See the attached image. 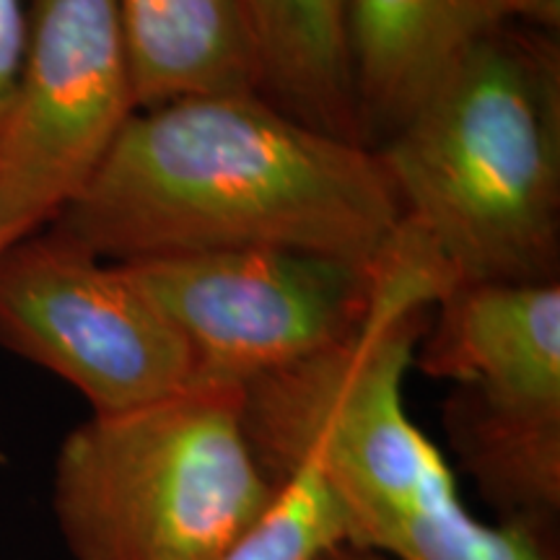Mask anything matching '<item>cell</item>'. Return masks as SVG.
<instances>
[{"mask_svg": "<svg viewBox=\"0 0 560 560\" xmlns=\"http://www.w3.org/2000/svg\"><path fill=\"white\" fill-rule=\"evenodd\" d=\"M400 223L374 149L252 91L136 109L47 229L109 262L276 247L380 265Z\"/></svg>", "mask_w": 560, "mask_h": 560, "instance_id": "6da1fadb", "label": "cell"}, {"mask_svg": "<svg viewBox=\"0 0 560 560\" xmlns=\"http://www.w3.org/2000/svg\"><path fill=\"white\" fill-rule=\"evenodd\" d=\"M433 306L380 276L374 310L346 340L242 387L247 439L272 480L310 467L346 542L392 560H560L558 532L486 524L405 405V376Z\"/></svg>", "mask_w": 560, "mask_h": 560, "instance_id": "7a4b0ae2", "label": "cell"}, {"mask_svg": "<svg viewBox=\"0 0 560 560\" xmlns=\"http://www.w3.org/2000/svg\"><path fill=\"white\" fill-rule=\"evenodd\" d=\"M374 151L454 289L560 280L558 30L486 32Z\"/></svg>", "mask_w": 560, "mask_h": 560, "instance_id": "3957f363", "label": "cell"}, {"mask_svg": "<svg viewBox=\"0 0 560 560\" xmlns=\"http://www.w3.org/2000/svg\"><path fill=\"white\" fill-rule=\"evenodd\" d=\"M242 389L190 384L60 444L52 511L73 560H226L276 506Z\"/></svg>", "mask_w": 560, "mask_h": 560, "instance_id": "277c9868", "label": "cell"}, {"mask_svg": "<svg viewBox=\"0 0 560 560\" xmlns=\"http://www.w3.org/2000/svg\"><path fill=\"white\" fill-rule=\"evenodd\" d=\"M459 470L501 524H560V280L467 283L439 301L420 338Z\"/></svg>", "mask_w": 560, "mask_h": 560, "instance_id": "5b68a950", "label": "cell"}, {"mask_svg": "<svg viewBox=\"0 0 560 560\" xmlns=\"http://www.w3.org/2000/svg\"><path fill=\"white\" fill-rule=\"evenodd\" d=\"M122 265L177 327L192 384L242 389L359 330L374 310L382 262L247 247Z\"/></svg>", "mask_w": 560, "mask_h": 560, "instance_id": "8992f818", "label": "cell"}, {"mask_svg": "<svg viewBox=\"0 0 560 560\" xmlns=\"http://www.w3.org/2000/svg\"><path fill=\"white\" fill-rule=\"evenodd\" d=\"M0 346L117 416L192 384L190 350L122 262L42 229L0 252Z\"/></svg>", "mask_w": 560, "mask_h": 560, "instance_id": "52a82bcc", "label": "cell"}, {"mask_svg": "<svg viewBox=\"0 0 560 560\" xmlns=\"http://www.w3.org/2000/svg\"><path fill=\"white\" fill-rule=\"evenodd\" d=\"M136 109L117 0H26L24 55L0 130L5 247L58 219Z\"/></svg>", "mask_w": 560, "mask_h": 560, "instance_id": "ba28073f", "label": "cell"}, {"mask_svg": "<svg viewBox=\"0 0 560 560\" xmlns=\"http://www.w3.org/2000/svg\"><path fill=\"white\" fill-rule=\"evenodd\" d=\"M506 21H524L520 0H348L363 143L389 138L457 55Z\"/></svg>", "mask_w": 560, "mask_h": 560, "instance_id": "9c48e42d", "label": "cell"}, {"mask_svg": "<svg viewBox=\"0 0 560 560\" xmlns=\"http://www.w3.org/2000/svg\"><path fill=\"white\" fill-rule=\"evenodd\" d=\"M138 109L257 91L242 0H117ZM260 94V91H257Z\"/></svg>", "mask_w": 560, "mask_h": 560, "instance_id": "30bf717a", "label": "cell"}, {"mask_svg": "<svg viewBox=\"0 0 560 560\" xmlns=\"http://www.w3.org/2000/svg\"><path fill=\"white\" fill-rule=\"evenodd\" d=\"M242 9L260 96L312 128L363 143L350 68L348 0H242Z\"/></svg>", "mask_w": 560, "mask_h": 560, "instance_id": "8fae6325", "label": "cell"}, {"mask_svg": "<svg viewBox=\"0 0 560 560\" xmlns=\"http://www.w3.org/2000/svg\"><path fill=\"white\" fill-rule=\"evenodd\" d=\"M346 542V527L335 503L310 467H296L280 482L276 506L260 527L226 560H314Z\"/></svg>", "mask_w": 560, "mask_h": 560, "instance_id": "7c38bea8", "label": "cell"}, {"mask_svg": "<svg viewBox=\"0 0 560 560\" xmlns=\"http://www.w3.org/2000/svg\"><path fill=\"white\" fill-rule=\"evenodd\" d=\"M26 0H0V130L9 117L24 55Z\"/></svg>", "mask_w": 560, "mask_h": 560, "instance_id": "4fadbf2b", "label": "cell"}, {"mask_svg": "<svg viewBox=\"0 0 560 560\" xmlns=\"http://www.w3.org/2000/svg\"><path fill=\"white\" fill-rule=\"evenodd\" d=\"M524 21L545 26V30H558L560 26V0H520Z\"/></svg>", "mask_w": 560, "mask_h": 560, "instance_id": "5bb4252c", "label": "cell"}, {"mask_svg": "<svg viewBox=\"0 0 560 560\" xmlns=\"http://www.w3.org/2000/svg\"><path fill=\"white\" fill-rule=\"evenodd\" d=\"M314 560H392L382 552L359 548V545H350V542H338L332 548H327L325 552H319Z\"/></svg>", "mask_w": 560, "mask_h": 560, "instance_id": "9a60e30c", "label": "cell"}, {"mask_svg": "<svg viewBox=\"0 0 560 560\" xmlns=\"http://www.w3.org/2000/svg\"><path fill=\"white\" fill-rule=\"evenodd\" d=\"M5 249V240H3V234H0V252Z\"/></svg>", "mask_w": 560, "mask_h": 560, "instance_id": "2e32d148", "label": "cell"}]
</instances>
